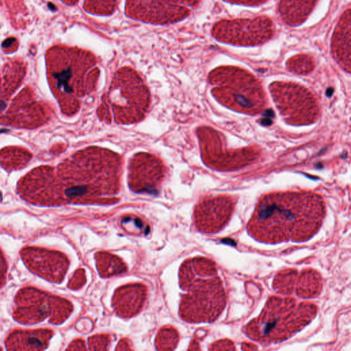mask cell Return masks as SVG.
<instances>
[{"instance_id":"cell-8","label":"cell","mask_w":351,"mask_h":351,"mask_svg":"<svg viewBox=\"0 0 351 351\" xmlns=\"http://www.w3.org/2000/svg\"><path fill=\"white\" fill-rule=\"evenodd\" d=\"M213 36L218 40L236 45L263 44L274 34L271 19L261 16L253 19L222 20L213 27Z\"/></svg>"},{"instance_id":"cell-15","label":"cell","mask_w":351,"mask_h":351,"mask_svg":"<svg viewBox=\"0 0 351 351\" xmlns=\"http://www.w3.org/2000/svg\"><path fill=\"white\" fill-rule=\"evenodd\" d=\"M334 57L348 72L350 68V10L341 15L332 39Z\"/></svg>"},{"instance_id":"cell-9","label":"cell","mask_w":351,"mask_h":351,"mask_svg":"<svg viewBox=\"0 0 351 351\" xmlns=\"http://www.w3.org/2000/svg\"><path fill=\"white\" fill-rule=\"evenodd\" d=\"M165 176L162 162L154 155L142 152L135 155L130 161L128 184L136 193L156 194Z\"/></svg>"},{"instance_id":"cell-12","label":"cell","mask_w":351,"mask_h":351,"mask_svg":"<svg viewBox=\"0 0 351 351\" xmlns=\"http://www.w3.org/2000/svg\"><path fill=\"white\" fill-rule=\"evenodd\" d=\"M274 99L285 116L294 117L304 115L311 121L317 115V109L311 96L301 87L292 84L275 83L271 86Z\"/></svg>"},{"instance_id":"cell-3","label":"cell","mask_w":351,"mask_h":351,"mask_svg":"<svg viewBox=\"0 0 351 351\" xmlns=\"http://www.w3.org/2000/svg\"><path fill=\"white\" fill-rule=\"evenodd\" d=\"M179 284L186 293L182 296L179 313L189 323H210L223 311L225 289L215 262L208 258H188L179 269Z\"/></svg>"},{"instance_id":"cell-6","label":"cell","mask_w":351,"mask_h":351,"mask_svg":"<svg viewBox=\"0 0 351 351\" xmlns=\"http://www.w3.org/2000/svg\"><path fill=\"white\" fill-rule=\"evenodd\" d=\"M105 102L119 123H132L141 120L149 108V90L134 71L122 69L112 80Z\"/></svg>"},{"instance_id":"cell-5","label":"cell","mask_w":351,"mask_h":351,"mask_svg":"<svg viewBox=\"0 0 351 351\" xmlns=\"http://www.w3.org/2000/svg\"><path fill=\"white\" fill-rule=\"evenodd\" d=\"M317 312V307L313 303L271 295L260 315L245 326L244 332L250 339L263 345L278 343L303 329Z\"/></svg>"},{"instance_id":"cell-22","label":"cell","mask_w":351,"mask_h":351,"mask_svg":"<svg viewBox=\"0 0 351 351\" xmlns=\"http://www.w3.org/2000/svg\"><path fill=\"white\" fill-rule=\"evenodd\" d=\"M111 343V337L108 334H97L88 339L90 350H108Z\"/></svg>"},{"instance_id":"cell-2","label":"cell","mask_w":351,"mask_h":351,"mask_svg":"<svg viewBox=\"0 0 351 351\" xmlns=\"http://www.w3.org/2000/svg\"><path fill=\"white\" fill-rule=\"evenodd\" d=\"M326 213L322 198L311 192L264 195L247 225L248 234L267 244L304 242L319 230Z\"/></svg>"},{"instance_id":"cell-27","label":"cell","mask_w":351,"mask_h":351,"mask_svg":"<svg viewBox=\"0 0 351 351\" xmlns=\"http://www.w3.org/2000/svg\"><path fill=\"white\" fill-rule=\"evenodd\" d=\"M129 341L127 339H121L119 344L117 345V347L116 348V350H132V348L130 347Z\"/></svg>"},{"instance_id":"cell-24","label":"cell","mask_w":351,"mask_h":351,"mask_svg":"<svg viewBox=\"0 0 351 351\" xmlns=\"http://www.w3.org/2000/svg\"><path fill=\"white\" fill-rule=\"evenodd\" d=\"M7 268L8 265L5 256L0 249V288L5 283Z\"/></svg>"},{"instance_id":"cell-17","label":"cell","mask_w":351,"mask_h":351,"mask_svg":"<svg viewBox=\"0 0 351 351\" xmlns=\"http://www.w3.org/2000/svg\"><path fill=\"white\" fill-rule=\"evenodd\" d=\"M322 289L321 276L314 269H308L297 274L294 289L302 298H314L319 295Z\"/></svg>"},{"instance_id":"cell-29","label":"cell","mask_w":351,"mask_h":351,"mask_svg":"<svg viewBox=\"0 0 351 351\" xmlns=\"http://www.w3.org/2000/svg\"><path fill=\"white\" fill-rule=\"evenodd\" d=\"M0 350H2V348H0Z\"/></svg>"},{"instance_id":"cell-21","label":"cell","mask_w":351,"mask_h":351,"mask_svg":"<svg viewBox=\"0 0 351 351\" xmlns=\"http://www.w3.org/2000/svg\"><path fill=\"white\" fill-rule=\"evenodd\" d=\"M287 66L290 71L298 73L310 72L314 66L312 58L306 54L296 55L289 60Z\"/></svg>"},{"instance_id":"cell-7","label":"cell","mask_w":351,"mask_h":351,"mask_svg":"<svg viewBox=\"0 0 351 351\" xmlns=\"http://www.w3.org/2000/svg\"><path fill=\"white\" fill-rule=\"evenodd\" d=\"M73 309L69 300L27 287L20 289L16 295L13 317L24 324L38 323L47 317L50 323L60 324L69 317Z\"/></svg>"},{"instance_id":"cell-16","label":"cell","mask_w":351,"mask_h":351,"mask_svg":"<svg viewBox=\"0 0 351 351\" xmlns=\"http://www.w3.org/2000/svg\"><path fill=\"white\" fill-rule=\"evenodd\" d=\"M317 0H281L279 13L282 20L292 26L302 23L313 10Z\"/></svg>"},{"instance_id":"cell-1","label":"cell","mask_w":351,"mask_h":351,"mask_svg":"<svg viewBox=\"0 0 351 351\" xmlns=\"http://www.w3.org/2000/svg\"><path fill=\"white\" fill-rule=\"evenodd\" d=\"M121 160L117 154L100 147L81 150L58 167L61 181H44V206L96 202L120 190Z\"/></svg>"},{"instance_id":"cell-4","label":"cell","mask_w":351,"mask_h":351,"mask_svg":"<svg viewBox=\"0 0 351 351\" xmlns=\"http://www.w3.org/2000/svg\"><path fill=\"white\" fill-rule=\"evenodd\" d=\"M80 51L61 49L51 51L48 75L51 86L64 113L73 114L80 99L96 88L99 72L94 60Z\"/></svg>"},{"instance_id":"cell-28","label":"cell","mask_w":351,"mask_h":351,"mask_svg":"<svg viewBox=\"0 0 351 351\" xmlns=\"http://www.w3.org/2000/svg\"><path fill=\"white\" fill-rule=\"evenodd\" d=\"M224 1H228V2H230V3H238V1L239 0H224Z\"/></svg>"},{"instance_id":"cell-11","label":"cell","mask_w":351,"mask_h":351,"mask_svg":"<svg viewBox=\"0 0 351 351\" xmlns=\"http://www.w3.org/2000/svg\"><path fill=\"white\" fill-rule=\"evenodd\" d=\"M234 207V202L228 196H217L202 201L194 210L196 228L207 234L220 231L229 221Z\"/></svg>"},{"instance_id":"cell-10","label":"cell","mask_w":351,"mask_h":351,"mask_svg":"<svg viewBox=\"0 0 351 351\" xmlns=\"http://www.w3.org/2000/svg\"><path fill=\"white\" fill-rule=\"evenodd\" d=\"M21 255L30 271L56 283L63 280L69 265L68 257L59 251L28 246L21 250Z\"/></svg>"},{"instance_id":"cell-18","label":"cell","mask_w":351,"mask_h":351,"mask_svg":"<svg viewBox=\"0 0 351 351\" xmlns=\"http://www.w3.org/2000/svg\"><path fill=\"white\" fill-rule=\"evenodd\" d=\"M96 266L100 276L108 278L127 271L128 267L119 256L108 252H97L95 254Z\"/></svg>"},{"instance_id":"cell-23","label":"cell","mask_w":351,"mask_h":351,"mask_svg":"<svg viewBox=\"0 0 351 351\" xmlns=\"http://www.w3.org/2000/svg\"><path fill=\"white\" fill-rule=\"evenodd\" d=\"M86 273L84 269H77L70 279L68 287L72 290H78L86 283Z\"/></svg>"},{"instance_id":"cell-25","label":"cell","mask_w":351,"mask_h":351,"mask_svg":"<svg viewBox=\"0 0 351 351\" xmlns=\"http://www.w3.org/2000/svg\"><path fill=\"white\" fill-rule=\"evenodd\" d=\"M66 350H86L85 342L83 339H75L72 341L69 347L66 349Z\"/></svg>"},{"instance_id":"cell-26","label":"cell","mask_w":351,"mask_h":351,"mask_svg":"<svg viewBox=\"0 0 351 351\" xmlns=\"http://www.w3.org/2000/svg\"><path fill=\"white\" fill-rule=\"evenodd\" d=\"M265 1L266 0H239L238 3L246 5H257Z\"/></svg>"},{"instance_id":"cell-20","label":"cell","mask_w":351,"mask_h":351,"mask_svg":"<svg viewBox=\"0 0 351 351\" xmlns=\"http://www.w3.org/2000/svg\"><path fill=\"white\" fill-rule=\"evenodd\" d=\"M297 274L294 269L280 271L274 279L273 288L283 294L292 293Z\"/></svg>"},{"instance_id":"cell-14","label":"cell","mask_w":351,"mask_h":351,"mask_svg":"<svg viewBox=\"0 0 351 351\" xmlns=\"http://www.w3.org/2000/svg\"><path fill=\"white\" fill-rule=\"evenodd\" d=\"M53 335L49 328L15 330L5 340L8 350L40 351L45 350Z\"/></svg>"},{"instance_id":"cell-19","label":"cell","mask_w":351,"mask_h":351,"mask_svg":"<svg viewBox=\"0 0 351 351\" xmlns=\"http://www.w3.org/2000/svg\"><path fill=\"white\" fill-rule=\"evenodd\" d=\"M179 341V335L176 328L166 326L160 329L155 341L156 348L158 350H173Z\"/></svg>"},{"instance_id":"cell-13","label":"cell","mask_w":351,"mask_h":351,"mask_svg":"<svg viewBox=\"0 0 351 351\" xmlns=\"http://www.w3.org/2000/svg\"><path fill=\"white\" fill-rule=\"evenodd\" d=\"M147 297V288L141 283H131L119 287L112 297V306L121 317H131L143 307Z\"/></svg>"}]
</instances>
